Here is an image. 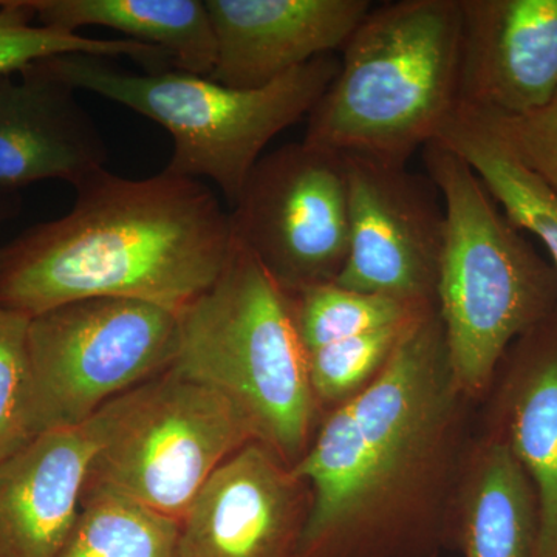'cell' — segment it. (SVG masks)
Segmentation results:
<instances>
[{"mask_svg":"<svg viewBox=\"0 0 557 557\" xmlns=\"http://www.w3.org/2000/svg\"><path fill=\"white\" fill-rule=\"evenodd\" d=\"M437 306L409 322L364 392L327 410L293 467L310 487L300 557H438L471 437Z\"/></svg>","mask_w":557,"mask_h":557,"instance_id":"obj_1","label":"cell"},{"mask_svg":"<svg viewBox=\"0 0 557 557\" xmlns=\"http://www.w3.org/2000/svg\"><path fill=\"white\" fill-rule=\"evenodd\" d=\"M64 218L0 248V306L28 319L73 300H141L182 314L225 270L230 212L201 180L102 170Z\"/></svg>","mask_w":557,"mask_h":557,"instance_id":"obj_2","label":"cell"},{"mask_svg":"<svg viewBox=\"0 0 557 557\" xmlns=\"http://www.w3.org/2000/svg\"><path fill=\"white\" fill-rule=\"evenodd\" d=\"M460 0L372 7L311 110L302 141L341 156L408 164L458 108Z\"/></svg>","mask_w":557,"mask_h":557,"instance_id":"obj_3","label":"cell"},{"mask_svg":"<svg viewBox=\"0 0 557 557\" xmlns=\"http://www.w3.org/2000/svg\"><path fill=\"white\" fill-rule=\"evenodd\" d=\"M423 160L446 219L435 306L454 380L478 401L512 344L557 310V270L458 153L432 141Z\"/></svg>","mask_w":557,"mask_h":557,"instance_id":"obj_4","label":"cell"},{"mask_svg":"<svg viewBox=\"0 0 557 557\" xmlns=\"http://www.w3.org/2000/svg\"><path fill=\"white\" fill-rule=\"evenodd\" d=\"M171 368L225 395L256 438L289 467L309 448L321 409L287 293L233 237L225 270L178 317Z\"/></svg>","mask_w":557,"mask_h":557,"instance_id":"obj_5","label":"cell"},{"mask_svg":"<svg viewBox=\"0 0 557 557\" xmlns=\"http://www.w3.org/2000/svg\"><path fill=\"white\" fill-rule=\"evenodd\" d=\"M44 62L73 89L119 102L164 127L174 139L164 171L211 180L231 207L267 145L310 115L339 70L338 58L327 54L269 86L233 89L180 70L134 75L90 54Z\"/></svg>","mask_w":557,"mask_h":557,"instance_id":"obj_6","label":"cell"},{"mask_svg":"<svg viewBox=\"0 0 557 557\" xmlns=\"http://www.w3.org/2000/svg\"><path fill=\"white\" fill-rule=\"evenodd\" d=\"M94 420L98 445L86 491L178 523L223 461L258 440L225 395L172 368L113 398Z\"/></svg>","mask_w":557,"mask_h":557,"instance_id":"obj_7","label":"cell"},{"mask_svg":"<svg viewBox=\"0 0 557 557\" xmlns=\"http://www.w3.org/2000/svg\"><path fill=\"white\" fill-rule=\"evenodd\" d=\"M178 329V314L121 298L73 300L30 318L33 435L81 426L113 398L170 369Z\"/></svg>","mask_w":557,"mask_h":557,"instance_id":"obj_8","label":"cell"},{"mask_svg":"<svg viewBox=\"0 0 557 557\" xmlns=\"http://www.w3.org/2000/svg\"><path fill=\"white\" fill-rule=\"evenodd\" d=\"M230 218L234 239L285 293L336 281L350 237L344 157L306 141L262 156Z\"/></svg>","mask_w":557,"mask_h":557,"instance_id":"obj_9","label":"cell"},{"mask_svg":"<svg viewBox=\"0 0 557 557\" xmlns=\"http://www.w3.org/2000/svg\"><path fill=\"white\" fill-rule=\"evenodd\" d=\"M343 157L350 237L336 284L410 306H434L446 222L437 186L408 164Z\"/></svg>","mask_w":557,"mask_h":557,"instance_id":"obj_10","label":"cell"},{"mask_svg":"<svg viewBox=\"0 0 557 557\" xmlns=\"http://www.w3.org/2000/svg\"><path fill=\"white\" fill-rule=\"evenodd\" d=\"M310 487L265 443L223 461L180 522L183 557H300Z\"/></svg>","mask_w":557,"mask_h":557,"instance_id":"obj_11","label":"cell"},{"mask_svg":"<svg viewBox=\"0 0 557 557\" xmlns=\"http://www.w3.org/2000/svg\"><path fill=\"white\" fill-rule=\"evenodd\" d=\"M458 108L525 115L557 94V0H460Z\"/></svg>","mask_w":557,"mask_h":557,"instance_id":"obj_12","label":"cell"},{"mask_svg":"<svg viewBox=\"0 0 557 557\" xmlns=\"http://www.w3.org/2000/svg\"><path fill=\"white\" fill-rule=\"evenodd\" d=\"M215 38L209 78L259 89L343 50L372 10L369 0H205Z\"/></svg>","mask_w":557,"mask_h":557,"instance_id":"obj_13","label":"cell"},{"mask_svg":"<svg viewBox=\"0 0 557 557\" xmlns=\"http://www.w3.org/2000/svg\"><path fill=\"white\" fill-rule=\"evenodd\" d=\"M106 161L104 138L76 89L46 62L0 76V197L50 180L79 185Z\"/></svg>","mask_w":557,"mask_h":557,"instance_id":"obj_14","label":"cell"},{"mask_svg":"<svg viewBox=\"0 0 557 557\" xmlns=\"http://www.w3.org/2000/svg\"><path fill=\"white\" fill-rule=\"evenodd\" d=\"M98 435L94 417L51 429L0 461V557H54L78 519Z\"/></svg>","mask_w":557,"mask_h":557,"instance_id":"obj_15","label":"cell"},{"mask_svg":"<svg viewBox=\"0 0 557 557\" xmlns=\"http://www.w3.org/2000/svg\"><path fill=\"white\" fill-rule=\"evenodd\" d=\"M496 424L536 491V557H557V310L516 341Z\"/></svg>","mask_w":557,"mask_h":557,"instance_id":"obj_16","label":"cell"},{"mask_svg":"<svg viewBox=\"0 0 557 557\" xmlns=\"http://www.w3.org/2000/svg\"><path fill=\"white\" fill-rule=\"evenodd\" d=\"M536 491L507 440H472L454 511L453 547L465 557H536Z\"/></svg>","mask_w":557,"mask_h":557,"instance_id":"obj_17","label":"cell"},{"mask_svg":"<svg viewBox=\"0 0 557 557\" xmlns=\"http://www.w3.org/2000/svg\"><path fill=\"white\" fill-rule=\"evenodd\" d=\"M36 22L76 33L106 27L126 39L159 47L174 69L209 78L215 64V38L201 0H30Z\"/></svg>","mask_w":557,"mask_h":557,"instance_id":"obj_18","label":"cell"},{"mask_svg":"<svg viewBox=\"0 0 557 557\" xmlns=\"http://www.w3.org/2000/svg\"><path fill=\"white\" fill-rule=\"evenodd\" d=\"M435 141L467 161L505 215L544 244L557 270L556 190L527 170L485 124L468 113L457 110Z\"/></svg>","mask_w":557,"mask_h":557,"instance_id":"obj_19","label":"cell"},{"mask_svg":"<svg viewBox=\"0 0 557 557\" xmlns=\"http://www.w3.org/2000/svg\"><path fill=\"white\" fill-rule=\"evenodd\" d=\"M54 557H183L180 523L115 494L84 491L75 527Z\"/></svg>","mask_w":557,"mask_h":557,"instance_id":"obj_20","label":"cell"},{"mask_svg":"<svg viewBox=\"0 0 557 557\" xmlns=\"http://www.w3.org/2000/svg\"><path fill=\"white\" fill-rule=\"evenodd\" d=\"M293 322L306 355L375 330L403 324L428 307L343 287L335 281L287 293ZM435 306V304H434Z\"/></svg>","mask_w":557,"mask_h":557,"instance_id":"obj_21","label":"cell"},{"mask_svg":"<svg viewBox=\"0 0 557 557\" xmlns=\"http://www.w3.org/2000/svg\"><path fill=\"white\" fill-rule=\"evenodd\" d=\"M78 53L106 60L131 58L148 65L149 73L164 72L172 62L168 51L138 40L95 39L42 27L36 22L30 0H0V76L50 58Z\"/></svg>","mask_w":557,"mask_h":557,"instance_id":"obj_22","label":"cell"},{"mask_svg":"<svg viewBox=\"0 0 557 557\" xmlns=\"http://www.w3.org/2000/svg\"><path fill=\"white\" fill-rule=\"evenodd\" d=\"M412 319L307 354L311 391L321 412L350 401L379 379Z\"/></svg>","mask_w":557,"mask_h":557,"instance_id":"obj_23","label":"cell"},{"mask_svg":"<svg viewBox=\"0 0 557 557\" xmlns=\"http://www.w3.org/2000/svg\"><path fill=\"white\" fill-rule=\"evenodd\" d=\"M28 322L0 306V461L35 437L28 413Z\"/></svg>","mask_w":557,"mask_h":557,"instance_id":"obj_24","label":"cell"},{"mask_svg":"<svg viewBox=\"0 0 557 557\" xmlns=\"http://www.w3.org/2000/svg\"><path fill=\"white\" fill-rule=\"evenodd\" d=\"M468 115L485 124L516 160L557 193V94L525 115Z\"/></svg>","mask_w":557,"mask_h":557,"instance_id":"obj_25","label":"cell"},{"mask_svg":"<svg viewBox=\"0 0 557 557\" xmlns=\"http://www.w3.org/2000/svg\"><path fill=\"white\" fill-rule=\"evenodd\" d=\"M20 208V197H0V223L10 219Z\"/></svg>","mask_w":557,"mask_h":557,"instance_id":"obj_26","label":"cell"}]
</instances>
